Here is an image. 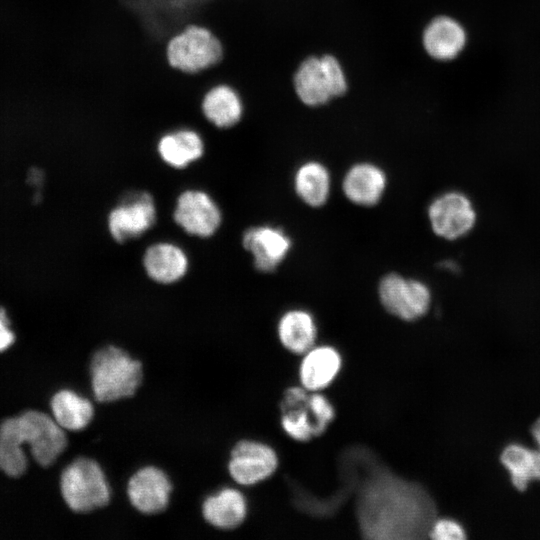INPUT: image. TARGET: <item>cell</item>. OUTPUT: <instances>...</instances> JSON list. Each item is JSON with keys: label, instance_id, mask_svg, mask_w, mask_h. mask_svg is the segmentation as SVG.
I'll use <instances>...</instances> for the list:
<instances>
[{"label": "cell", "instance_id": "1", "mask_svg": "<svg viewBox=\"0 0 540 540\" xmlns=\"http://www.w3.org/2000/svg\"><path fill=\"white\" fill-rule=\"evenodd\" d=\"M358 515L361 530L368 538H419L428 535L435 520V506L418 485L382 473L371 477L364 487Z\"/></svg>", "mask_w": 540, "mask_h": 540}, {"label": "cell", "instance_id": "2", "mask_svg": "<svg viewBox=\"0 0 540 540\" xmlns=\"http://www.w3.org/2000/svg\"><path fill=\"white\" fill-rule=\"evenodd\" d=\"M89 372L94 399L112 403L135 395L143 380V364L115 345L98 349L92 356Z\"/></svg>", "mask_w": 540, "mask_h": 540}, {"label": "cell", "instance_id": "3", "mask_svg": "<svg viewBox=\"0 0 540 540\" xmlns=\"http://www.w3.org/2000/svg\"><path fill=\"white\" fill-rule=\"evenodd\" d=\"M61 495L76 513H90L107 506L111 488L101 465L94 459L80 457L72 461L60 477Z\"/></svg>", "mask_w": 540, "mask_h": 540}, {"label": "cell", "instance_id": "4", "mask_svg": "<svg viewBox=\"0 0 540 540\" xmlns=\"http://www.w3.org/2000/svg\"><path fill=\"white\" fill-rule=\"evenodd\" d=\"M223 57L220 39L207 27L190 24L166 44L168 64L183 73L197 74L217 65Z\"/></svg>", "mask_w": 540, "mask_h": 540}, {"label": "cell", "instance_id": "5", "mask_svg": "<svg viewBox=\"0 0 540 540\" xmlns=\"http://www.w3.org/2000/svg\"><path fill=\"white\" fill-rule=\"evenodd\" d=\"M294 84L300 100L309 106L324 104L347 89L343 70L330 55L304 60L295 74Z\"/></svg>", "mask_w": 540, "mask_h": 540}, {"label": "cell", "instance_id": "6", "mask_svg": "<svg viewBox=\"0 0 540 540\" xmlns=\"http://www.w3.org/2000/svg\"><path fill=\"white\" fill-rule=\"evenodd\" d=\"M377 292L384 309L404 321L424 316L431 303V292L424 282L395 272L380 279Z\"/></svg>", "mask_w": 540, "mask_h": 540}, {"label": "cell", "instance_id": "7", "mask_svg": "<svg viewBox=\"0 0 540 540\" xmlns=\"http://www.w3.org/2000/svg\"><path fill=\"white\" fill-rule=\"evenodd\" d=\"M156 206L148 192L126 196L108 216V229L117 242L140 237L156 222Z\"/></svg>", "mask_w": 540, "mask_h": 540}, {"label": "cell", "instance_id": "8", "mask_svg": "<svg viewBox=\"0 0 540 540\" xmlns=\"http://www.w3.org/2000/svg\"><path fill=\"white\" fill-rule=\"evenodd\" d=\"M18 418L34 459L42 466L54 463L67 446L65 429L40 411H27Z\"/></svg>", "mask_w": 540, "mask_h": 540}, {"label": "cell", "instance_id": "9", "mask_svg": "<svg viewBox=\"0 0 540 540\" xmlns=\"http://www.w3.org/2000/svg\"><path fill=\"white\" fill-rule=\"evenodd\" d=\"M277 466V454L269 445L241 440L231 449L228 472L236 483L250 486L270 477Z\"/></svg>", "mask_w": 540, "mask_h": 540}, {"label": "cell", "instance_id": "10", "mask_svg": "<svg viewBox=\"0 0 540 540\" xmlns=\"http://www.w3.org/2000/svg\"><path fill=\"white\" fill-rule=\"evenodd\" d=\"M428 218L433 232L444 239L455 240L468 233L476 214L470 200L459 192H447L429 205Z\"/></svg>", "mask_w": 540, "mask_h": 540}, {"label": "cell", "instance_id": "11", "mask_svg": "<svg viewBox=\"0 0 540 540\" xmlns=\"http://www.w3.org/2000/svg\"><path fill=\"white\" fill-rule=\"evenodd\" d=\"M175 223L186 233L207 238L219 228L222 215L217 203L202 190H186L176 201Z\"/></svg>", "mask_w": 540, "mask_h": 540}, {"label": "cell", "instance_id": "12", "mask_svg": "<svg viewBox=\"0 0 540 540\" xmlns=\"http://www.w3.org/2000/svg\"><path fill=\"white\" fill-rule=\"evenodd\" d=\"M173 485L169 476L156 466H144L128 479L126 493L130 504L140 513L155 515L169 505Z\"/></svg>", "mask_w": 540, "mask_h": 540}, {"label": "cell", "instance_id": "13", "mask_svg": "<svg viewBox=\"0 0 540 540\" xmlns=\"http://www.w3.org/2000/svg\"><path fill=\"white\" fill-rule=\"evenodd\" d=\"M242 244L253 259L254 267L263 273L275 271L292 249V239L281 227L258 225L248 228Z\"/></svg>", "mask_w": 540, "mask_h": 540}, {"label": "cell", "instance_id": "14", "mask_svg": "<svg viewBox=\"0 0 540 540\" xmlns=\"http://www.w3.org/2000/svg\"><path fill=\"white\" fill-rule=\"evenodd\" d=\"M307 389L289 388L281 403V425L287 435L297 441H307L325 431L320 416Z\"/></svg>", "mask_w": 540, "mask_h": 540}, {"label": "cell", "instance_id": "15", "mask_svg": "<svg viewBox=\"0 0 540 540\" xmlns=\"http://www.w3.org/2000/svg\"><path fill=\"white\" fill-rule=\"evenodd\" d=\"M387 175L378 165L361 162L352 165L342 180L344 196L362 207L377 205L387 188Z\"/></svg>", "mask_w": 540, "mask_h": 540}, {"label": "cell", "instance_id": "16", "mask_svg": "<svg viewBox=\"0 0 540 540\" xmlns=\"http://www.w3.org/2000/svg\"><path fill=\"white\" fill-rule=\"evenodd\" d=\"M156 149L163 162L173 168L182 169L203 156L205 140L198 130L183 126L160 135Z\"/></svg>", "mask_w": 540, "mask_h": 540}, {"label": "cell", "instance_id": "17", "mask_svg": "<svg viewBox=\"0 0 540 540\" xmlns=\"http://www.w3.org/2000/svg\"><path fill=\"white\" fill-rule=\"evenodd\" d=\"M201 110L209 124L220 130H228L242 120L244 103L234 87L219 83L206 91L201 102Z\"/></svg>", "mask_w": 540, "mask_h": 540}, {"label": "cell", "instance_id": "18", "mask_svg": "<svg viewBox=\"0 0 540 540\" xmlns=\"http://www.w3.org/2000/svg\"><path fill=\"white\" fill-rule=\"evenodd\" d=\"M143 267L153 281L172 284L187 272L189 260L185 251L170 242H158L149 246L143 255Z\"/></svg>", "mask_w": 540, "mask_h": 540}, {"label": "cell", "instance_id": "19", "mask_svg": "<svg viewBox=\"0 0 540 540\" xmlns=\"http://www.w3.org/2000/svg\"><path fill=\"white\" fill-rule=\"evenodd\" d=\"M204 520L215 528L232 530L239 527L247 515L244 495L235 488H223L202 503Z\"/></svg>", "mask_w": 540, "mask_h": 540}, {"label": "cell", "instance_id": "20", "mask_svg": "<svg viewBox=\"0 0 540 540\" xmlns=\"http://www.w3.org/2000/svg\"><path fill=\"white\" fill-rule=\"evenodd\" d=\"M341 368V356L330 346L312 347L300 365L301 383L308 391L321 390L335 379Z\"/></svg>", "mask_w": 540, "mask_h": 540}, {"label": "cell", "instance_id": "21", "mask_svg": "<svg viewBox=\"0 0 540 540\" xmlns=\"http://www.w3.org/2000/svg\"><path fill=\"white\" fill-rule=\"evenodd\" d=\"M293 188L298 198L307 206L322 207L330 197V172L318 161H307L295 171Z\"/></svg>", "mask_w": 540, "mask_h": 540}, {"label": "cell", "instance_id": "22", "mask_svg": "<svg viewBox=\"0 0 540 540\" xmlns=\"http://www.w3.org/2000/svg\"><path fill=\"white\" fill-rule=\"evenodd\" d=\"M277 332L280 342L287 350L302 354L313 347L317 327L312 314L308 311L291 309L281 316Z\"/></svg>", "mask_w": 540, "mask_h": 540}, {"label": "cell", "instance_id": "23", "mask_svg": "<svg viewBox=\"0 0 540 540\" xmlns=\"http://www.w3.org/2000/svg\"><path fill=\"white\" fill-rule=\"evenodd\" d=\"M423 43L426 51L433 58L452 59L465 45V32L453 19L439 17L427 26Z\"/></svg>", "mask_w": 540, "mask_h": 540}, {"label": "cell", "instance_id": "24", "mask_svg": "<svg viewBox=\"0 0 540 540\" xmlns=\"http://www.w3.org/2000/svg\"><path fill=\"white\" fill-rule=\"evenodd\" d=\"M53 418L65 430L80 431L86 428L94 417L93 403L78 393L63 389L51 400Z\"/></svg>", "mask_w": 540, "mask_h": 540}, {"label": "cell", "instance_id": "25", "mask_svg": "<svg viewBox=\"0 0 540 540\" xmlns=\"http://www.w3.org/2000/svg\"><path fill=\"white\" fill-rule=\"evenodd\" d=\"M501 462L508 470L512 484L520 491H524L530 481H540V450L510 444L503 450Z\"/></svg>", "mask_w": 540, "mask_h": 540}, {"label": "cell", "instance_id": "26", "mask_svg": "<svg viewBox=\"0 0 540 540\" xmlns=\"http://www.w3.org/2000/svg\"><path fill=\"white\" fill-rule=\"evenodd\" d=\"M23 443L25 437L19 418L5 420L0 426V469L9 476L18 477L27 468Z\"/></svg>", "mask_w": 540, "mask_h": 540}, {"label": "cell", "instance_id": "27", "mask_svg": "<svg viewBox=\"0 0 540 540\" xmlns=\"http://www.w3.org/2000/svg\"><path fill=\"white\" fill-rule=\"evenodd\" d=\"M428 536L434 540H462L466 538L463 527L452 519L434 520Z\"/></svg>", "mask_w": 540, "mask_h": 540}, {"label": "cell", "instance_id": "28", "mask_svg": "<svg viewBox=\"0 0 540 540\" xmlns=\"http://www.w3.org/2000/svg\"><path fill=\"white\" fill-rule=\"evenodd\" d=\"M14 342V334L9 328L5 310L0 308V351L7 349Z\"/></svg>", "mask_w": 540, "mask_h": 540}, {"label": "cell", "instance_id": "29", "mask_svg": "<svg viewBox=\"0 0 540 540\" xmlns=\"http://www.w3.org/2000/svg\"><path fill=\"white\" fill-rule=\"evenodd\" d=\"M532 434L540 448V418L534 423L532 427Z\"/></svg>", "mask_w": 540, "mask_h": 540}]
</instances>
